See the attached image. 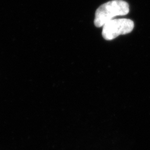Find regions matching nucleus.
I'll return each mask as SVG.
<instances>
[{
  "instance_id": "1",
  "label": "nucleus",
  "mask_w": 150,
  "mask_h": 150,
  "mask_svg": "<svg viewBox=\"0 0 150 150\" xmlns=\"http://www.w3.org/2000/svg\"><path fill=\"white\" fill-rule=\"evenodd\" d=\"M129 11V4L123 0H112L100 6L96 11L95 25L102 27L115 17L125 16Z\"/></svg>"
},
{
  "instance_id": "2",
  "label": "nucleus",
  "mask_w": 150,
  "mask_h": 150,
  "mask_svg": "<svg viewBox=\"0 0 150 150\" xmlns=\"http://www.w3.org/2000/svg\"><path fill=\"white\" fill-rule=\"evenodd\" d=\"M102 27L103 38L106 40H112L120 35L132 32L134 28V22L127 18L113 19Z\"/></svg>"
}]
</instances>
